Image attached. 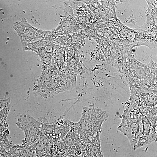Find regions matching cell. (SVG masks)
Segmentation results:
<instances>
[{
    "mask_svg": "<svg viewBox=\"0 0 157 157\" xmlns=\"http://www.w3.org/2000/svg\"><path fill=\"white\" fill-rule=\"evenodd\" d=\"M17 123L25 133L27 143L33 144L40 133L42 123L25 115L19 117Z\"/></svg>",
    "mask_w": 157,
    "mask_h": 157,
    "instance_id": "obj_4",
    "label": "cell"
},
{
    "mask_svg": "<svg viewBox=\"0 0 157 157\" xmlns=\"http://www.w3.org/2000/svg\"><path fill=\"white\" fill-rule=\"evenodd\" d=\"M9 110L8 106L0 113V131L3 129Z\"/></svg>",
    "mask_w": 157,
    "mask_h": 157,
    "instance_id": "obj_8",
    "label": "cell"
},
{
    "mask_svg": "<svg viewBox=\"0 0 157 157\" xmlns=\"http://www.w3.org/2000/svg\"><path fill=\"white\" fill-rule=\"evenodd\" d=\"M64 15L60 17V21L54 32L56 36L77 32L81 30L74 16L69 0L64 1Z\"/></svg>",
    "mask_w": 157,
    "mask_h": 157,
    "instance_id": "obj_2",
    "label": "cell"
},
{
    "mask_svg": "<svg viewBox=\"0 0 157 157\" xmlns=\"http://www.w3.org/2000/svg\"><path fill=\"white\" fill-rule=\"evenodd\" d=\"M56 144L62 152L65 154L78 156L82 153L83 143L72 126L66 136Z\"/></svg>",
    "mask_w": 157,
    "mask_h": 157,
    "instance_id": "obj_3",
    "label": "cell"
},
{
    "mask_svg": "<svg viewBox=\"0 0 157 157\" xmlns=\"http://www.w3.org/2000/svg\"><path fill=\"white\" fill-rule=\"evenodd\" d=\"M9 144L5 138H3L0 135V151L4 150L6 147H8L7 145Z\"/></svg>",
    "mask_w": 157,
    "mask_h": 157,
    "instance_id": "obj_10",
    "label": "cell"
},
{
    "mask_svg": "<svg viewBox=\"0 0 157 157\" xmlns=\"http://www.w3.org/2000/svg\"><path fill=\"white\" fill-rule=\"evenodd\" d=\"M86 38V35L81 30L74 33L58 36L56 40L60 46L76 49L83 46Z\"/></svg>",
    "mask_w": 157,
    "mask_h": 157,
    "instance_id": "obj_6",
    "label": "cell"
},
{
    "mask_svg": "<svg viewBox=\"0 0 157 157\" xmlns=\"http://www.w3.org/2000/svg\"><path fill=\"white\" fill-rule=\"evenodd\" d=\"M79 157H93V156L87 146L85 144H83L82 153Z\"/></svg>",
    "mask_w": 157,
    "mask_h": 157,
    "instance_id": "obj_9",
    "label": "cell"
},
{
    "mask_svg": "<svg viewBox=\"0 0 157 157\" xmlns=\"http://www.w3.org/2000/svg\"><path fill=\"white\" fill-rule=\"evenodd\" d=\"M72 122L62 118L53 123H42L41 133L51 144H56L68 133L72 126Z\"/></svg>",
    "mask_w": 157,
    "mask_h": 157,
    "instance_id": "obj_1",
    "label": "cell"
},
{
    "mask_svg": "<svg viewBox=\"0 0 157 157\" xmlns=\"http://www.w3.org/2000/svg\"><path fill=\"white\" fill-rule=\"evenodd\" d=\"M42 157H54L49 152L47 153L45 156Z\"/></svg>",
    "mask_w": 157,
    "mask_h": 157,
    "instance_id": "obj_11",
    "label": "cell"
},
{
    "mask_svg": "<svg viewBox=\"0 0 157 157\" xmlns=\"http://www.w3.org/2000/svg\"><path fill=\"white\" fill-rule=\"evenodd\" d=\"M76 20L81 29H88L92 22L91 13L88 7L82 1L69 0Z\"/></svg>",
    "mask_w": 157,
    "mask_h": 157,
    "instance_id": "obj_5",
    "label": "cell"
},
{
    "mask_svg": "<svg viewBox=\"0 0 157 157\" xmlns=\"http://www.w3.org/2000/svg\"><path fill=\"white\" fill-rule=\"evenodd\" d=\"M37 157H42L47 154L51 144L41 133L33 144Z\"/></svg>",
    "mask_w": 157,
    "mask_h": 157,
    "instance_id": "obj_7",
    "label": "cell"
}]
</instances>
